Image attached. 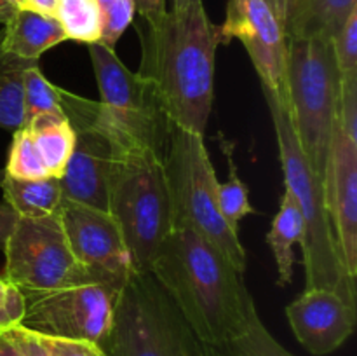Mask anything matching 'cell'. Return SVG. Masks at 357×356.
I'll list each match as a JSON object with an SVG mask.
<instances>
[{
  "instance_id": "6da1fadb",
  "label": "cell",
  "mask_w": 357,
  "mask_h": 356,
  "mask_svg": "<svg viewBox=\"0 0 357 356\" xmlns=\"http://www.w3.org/2000/svg\"><path fill=\"white\" fill-rule=\"evenodd\" d=\"M142 42L138 73L150 80L171 124L204 136L215 98L218 27L202 0L167 9L155 21L136 24Z\"/></svg>"
},
{
  "instance_id": "7a4b0ae2",
  "label": "cell",
  "mask_w": 357,
  "mask_h": 356,
  "mask_svg": "<svg viewBox=\"0 0 357 356\" xmlns=\"http://www.w3.org/2000/svg\"><path fill=\"white\" fill-rule=\"evenodd\" d=\"M150 272L209 348L239 337L258 314L243 274L190 225H174Z\"/></svg>"
},
{
  "instance_id": "3957f363",
  "label": "cell",
  "mask_w": 357,
  "mask_h": 356,
  "mask_svg": "<svg viewBox=\"0 0 357 356\" xmlns=\"http://www.w3.org/2000/svg\"><path fill=\"white\" fill-rule=\"evenodd\" d=\"M105 129L114 147L107 212L121 229L132 271L150 272L160 244L174 229L164 156Z\"/></svg>"
},
{
  "instance_id": "277c9868",
  "label": "cell",
  "mask_w": 357,
  "mask_h": 356,
  "mask_svg": "<svg viewBox=\"0 0 357 356\" xmlns=\"http://www.w3.org/2000/svg\"><path fill=\"white\" fill-rule=\"evenodd\" d=\"M261 89L274 122L286 191L296 201L305 222V239L302 244L305 290H333L345 302L356 306V279L349 276L342 260L340 248L324 201L323 180L314 173L309 161L303 156L293 129L286 98L279 96L265 86H261Z\"/></svg>"
},
{
  "instance_id": "5b68a950",
  "label": "cell",
  "mask_w": 357,
  "mask_h": 356,
  "mask_svg": "<svg viewBox=\"0 0 357 356\" xmlns=\"http://www.w3.org/2000/svg\"><path fill=\"white\" fill-rule=\"evenodd\" d=\"M105 356H209L152 272L132 271L100 344Z\"/></svg>"
},
{
  "instance_id": "8992f818",
  "label": "cell",
  "mask_w": 357,
  "mask_h": 356,
  "mask_svg": "<svg viewBox=\"0 0 357 356\" xmlns=\"http://www.w3.org/2000/svg\"><path fill=\"white\" fill-rule=\"evenodd\" d=\"M284 80L296 140L323 180L340 96V72L331 42L288 40Z\"/></svg>"
},
{
  "instance_id": "52a82bcc",
  "label": "cell",
  "mask_w": 357,
  "mask_h": 356,
  "mask_svg": "<svg viewBox=\"0 0 357 356\" xmlns=\"http://www.w3.org/2000/svg\"><path fill=\"white\" fill-rule=\"evenodd\" d=\"M164 168L173 202L174 225L194 227L237 272L244 274L246 251L220 209L218 178L204 145V136L173 126Z\"/></svg>"
},
{
  "instance_id": "ba28073f",
  "label": "cell",
  "mask_w": 357,
  "mask_h": 356,
  "mask_svg": "<svg viewBox=\"0 0 357 356\" xmlns=\"http://www.w3.org/2000/svg\"><path fill=\"white\" fill-rule=\"evenodd\" d=\"M101 101L100 112L119 136L166 156L173 124L167 119L152 82L132 73L115 51L101 42L89 44Z\"/></svg>"
},
{
  "instance_id": "9c48e42d",
  "label": "cell",
  "mask_w": 357,
  "mask_h": 356,
  "mask_svg": "<svg viewBox=\"0 0 357 356\" xmlns=\"http://www.w3.org/2000/svg\"><path fill=\"white\" fill-rule=\"evenodd\" d=\"M3 253L2 279L21 295L96 283L73 255L58 213L20 216Z\"/></svg>"
},
{
  "instance_id": "30bf717a",
  "label": "cell",
  "mask_w": 357,
  "mask_h": 356,
  "mask_svg": "<svg viewBox=\"0 0 357 356\" xmlns=\"http://www.w3.org/2000/svg\"><path fill=\"white\" fill-rule=\"evenodd\" d=\"M119 293L121 290L105 283L24 293L20 325L38 335L100 346L114 321Z\"/></svg>"
},
{
  "instance_id": "8fae6325",
  "label": "cell",
  "mask_w": 357,
  "mask_h": 356,
  "mask_svg": "<svg viewBox=\"0 0 357 356\" xmlns=\"http://www.w3.org/2000/svg\"><path fill=\"white\" fill-rule=\"evenodd\" d=\"M61 110L75 131V147L59 178L63 198L93 208H108V177L114 159L112 140L98 112V101L59 87Z\"/></svg>"
},
{
  "instance_id": "7c38bea8",
  "label": "cell",
  "mask_w": 357,
  "mask_h": 356,
  "mask_svg": "<svg viewBox=\"0 0 357 356\" xmlns=\"http://www.w3.org/2000/svg\"><path fill=\"white\" fill-rule=\"evenodd\" d=\"M77 260L96 283L122 290L132 272L131 257L114 216L63 198L58 212Z\"/></svg>"
},
{
  "instance_id": "4fadbf2b",
  "label": "cell",
  "mask_w": 357,
  "mask_h": 356,
  "mask_svg": "<svg viewBox=\"0 0 357 356\" xmlns=\"http://www.w3.org/2000/svg\"><path fill=\"white\" fill-rule=\"evenodd\" d=\"M220 44L243 42L261 86L286 98L288 38L281 23L261 0H229L227 16L218 27Z\"/></svg>"
},
{
  "instance_id": "5bb4252c",
  "label": "cell",
  "mask_w": 357,
  "mask_h": 356,
  "mask_svg": "<svg viewBox=\"0 0 357 356\" xmlns=\"http://www.w3.org/2000/svg\"><path fill=\"white\" fill-rule=\"evenodd\" d=\"M324 201L345 271L357 276V143L335 124L323 177Z\"/></svg>"
},
{
  "instance_id": "9a60e30c",
  "label": "cell",
  "mask_w": 357,
  "mask_h": 356,
  "mask_svg": "<svg viewBox=\"0 0 357 356\" xmlns=\"http://www.w3.org/2000/svg\"><path fill=\"white\" fill-rule=\"evenodd\" d=\"M357 306L337 292L309 288L286 307L291 330L300 344L316 356L337 351L356 328Z\"/></svg>"
},
{
  "instance_id": "2e32d148",
  "label": "cell",
  "mask_w": 357,
  "mask_h": 356,
  "mask_svg": "<svg viewBox=\"0 0 357 356\" xmlns=\"http://www.w3.org/2000/svg\"><path fill=\"white\" fill-rule=\"evenodd\" d=\"M357 9V0H288L282 30L288 40H331Z\"/></svg>"
},
{
  "instance_id": "e0dca14e",
  "label": "cell",
  "mask_w": 357,
  "mask_h": 356,
  "mask_svg": "<svg viewBox=\"0 0 357 356\" xmlns=\"http://www.w3.org/2000/svg\"><path fill=\"white\" fill-rule=\"evenodd\" d=\"M68 40L56 17L30 7H17L2 30L0 47L23 59L38 61L47 49Z\"/></svg>"
},
{
  "instance_id": "ac0fdd59",
  "label": "cell",
  "mask_w": 357,
  "mask_h": 356,
  "mask_svg": "<svg viewBox=\"0 0 357 356\" xmlns=\"http://www.w3.org/2000/svg\"><path fill=\"white\" fill-rule=\"evenodd\" d=\"M26 126L30 129L38 154L42 157L49 177L61 178L75 147V131L63 112L42 114L31 119Z\"/></svg>"
},
{
  "instance_id": "d6986e66",
  "label": "cell",
  "mask_w": 357,
  "mask_h": 356,
  "mask_svg": "<svg viewBox=\"0 0 357 356\" xmlns=\"http://www.w3.org/2000/svg\"><path fill=\"white\" fill-rule=\"evenodd\" d=\"M303 239H305L303 216L293 195L284 191L278 215L272 220L271 230L267 234V243L275 258V265H278V283L281 286L289 285L293 281V265H295L293 246L303 244Z\"/></svg>"
},
{
  "instance_id": "ffe728a7",
  "label": "cell",
  "mask_w": 357,
  "mask_h": 356,
  "mask_svg": "<svg viewBox=\"0 0 357 356\" xmlns=\"http://www.w3.org/2000/svg\"><path fill=\"white\" fill-rule=\"evenodd\" d=\"M0 187L3 192V201L13 206L20 216L37 218V216L56 215L63 201L61 185L54 177L24 180L2 173Z\"/></svg>"
},
{
  "instance_id": "44dd1931",
  "label": "cell",
  "mask_w": 357,
  "mask_h": 356,
  "mask_svg": "<svg viewBox=\"0 0 357 356\" xmlns=\"http://www.w3.org/2000/svg\"><path fill=\"white\" fill-rule=\"evenodd\" d=\"M2 42V31H0ZM38 61L17 58L0 47V128L16 131L24 122L23 73Z\"/></svg>"
},
{
  "instance_id": "7402d4cb",
  "label": "cell",
  "mask_w": 357,
  "mask_h": 356,
  "mask_svg": "<svg viewBox=\"0 0 357 356\" xmlns=\"http://www.w3.org/2000/svg\"><path fill=\"white\" fill-rule=\"evenodd\" d=\"M220 145L229 163V180L225 184H218V202L223 218L227 220L230 229L237 232L241 220L255 213V208L250 202V191L239 178L237 166L234 163V143L227 142L223 135H220Z\"/></svg>"
},
{
  "instance_id": "603a6c76",
  "label": "cell",
  "mask_w": 357,
  "mask_h": 356,
  "mask_svg": "<svg viewBox=\"0 0 357 356\" xmlns=\"http://www.w3.org/2000/svg\"><path fill=\"white\" fill-rule=\"evenodd\" d=\"M56 20L61 23L68 40L87 45L100 42L101 24L96 0H58Z\"/></svg>"
},
{
  "instance_id": "cb8c5ba5",
  "label": "cell",
  "mask_w": 357,
  "mask_h": 356,
  "mask_svg": "<svg viewBox=\"0 0 357 356\" xmlns=\"http://www.w3.org/2000/svg\"><path fill=\"white\" fill-rule=\"evenodd\" d=\"M24 86V124L42 114H59L61 100L59 87L49 82L38 68V63L28 66L23 73Z\"/></svg>"
},
{
  "instance_id": "d4e9b609",
  "label": "cell",
  "mask_w": 357,
  "mask_h": 356,
  "mask_svg": "<svg viewBox=\"0 0 357 356\" xmlns=\"http://www.w3.org/2000/svg\"><path fill=\"white\" fill-rule=\"evenodd\" d=\"M3 173L14 178H24V180H40V178L49 177L33 142V136L26 126H21L14 131Z\"/></svg>"
},
{
  "instance_id": "484cf974",
  "label": "cell",
  "mask_w": 357,
  "mask_h": 356,
  "mask_svg": "<svg viewBox=\"0 0 357 356\" xmlns=\"http://www.w3.org/2000/svg\"><path fill=\"white\" fill-rule=\"evenodd\" d=\"M216 351L222 356H295L272 337L258 314L239 337Z\"/></svg>"
},
{
  "instance_id": "4316f807",
  "label": "cell",
  "mask_w": 357,
  "mask_h": 356,
  "mask_svg": "<svg viewBox=\"0 0 357 356\" xmlns=\"http://www.w3.org/2000/svg\"><path fill=\"white\" fill-rule=\"evenodd\" d=\"M100 10V42L114 49L135 20V0H96Z\"/></svg>"
},
{
  "instance_id": "83f0119b",
  "label": "cell",
  "mask_w": 357,
  "mask_h": 356,
  "mask_svg": "<svg viewBox=\"0 0 357 356\" xmlns=\"http://www.w3.org/2000/svg\"><path fill=\"white\" fill-rule=\"evenodd\" d=\"M330 42L340 75L357 72V9Z\"/></svg>"
},
{
  "instance_id": "f1b7e54d",
  "label": "cell",
  "mask_w": 357,
  "mask_h": 356,
  "mask_svg": "<svg viewBox=\"0 0 357 356\" xmlns=\"http://www.w3.org/2000/svg\"><path fill=\"white\" fill-rule=\"evenodd\" d=\"M337 122L349 140L357 143V72L340 75Z\"/></svg>"
},
{
  "instance_id": "f546056e",
  "label": "cell",
  "mask_w": 357,
  "mask_h": 356,
  "mask_svg": "<svg viewBox=\"0 0 357 356\" xmlns=\"http://www.w3.org/2000/svg\"><path fill=\"white\" fill-rule=\"evenodd\" d=\"M40 339L51 356H105L103 349L89 341H73L47 335H40Z\"/></svg>"
},
{
  "instance_id": "4dcf8cb0",
  "label": "cell",
  "mask_w": 357,
  "mask_h": 356,
  "mask_svg": "<svg viewBox=\"0 0 357 356\" xmlns=\"http://www.w3.org/2000/svg\"><path fill=\"white\" fill-rule=\"evenodd\" d=\"M3 332H6L7 337L21 349V353H23L24 356H51L47 348L44 346V342H42L40 335L28 330V328L21 327L20 323L6 328Z\"/></svg>"
},
{
  "instance_id": "1f68e13d",
  "label": "cell",
  "mask_w": 357,
  "mask_h": 356,
  "mask_svg": "<svg viewBox=\"0 0 357 356\" xmlns=\"http://www.w3.org/2000/svg\"><path fill=\"white\" fill-rule=\"evenodd\" d=\"M17 220H20V213L6 201L0 202V250L2 251L6 250L7 241H9Z\"/></svg>"
},
{
  "instance_id": "d6a6232c",
  "label": "cell",
  "mask_w": 357,
  "mask_h": 356,
  "mask_svg": "<svg viewBox=\"0 0 357 356\" xmlns=\"http://www.w3.org/2000/svg\"><path fill=\"white\" fill-rule=\"evenodd\" d=\"M135 9L143 21H155L167 13V0H135Z\"/></svg>"
},
{
  "instance_id": "836d02e7",
  "label": "cell",
  "mask_w": 357,
  "mask_h": 356,
  "mask_svg": "<svg viewBox=\"0 0 357 356\" xmlns=\"http://www.w3.org/2000/svg\"><path fill=\"white\" fill-rule=\"evenodd\" d=\"M23 307H24L23 299L17 300V302L0 306V332L13 327V325L20 323L21 316H23Z\"/></svg>"
},
{
  "instance_id": "e575fe53",
  "label": "cell",
  "mask_w": 357,
  "mask_h": 356,
  "mask_svg": "<svg viewBox=\"0 0 357 356\" xmlns=\"http://www.w3.org/2000/svg\"><path fill=\"white\" fill-rule=\"evenodd\" d=\"M30 9L38 10L42 14L56 17V7H58V0H26V6Z\"/></svg>"
},
{
  "instance_id": "d590c367",
  "label": "cell",
  "mask_w": 357,
  "mask_h": 356,
  "mask_svg": "<svg viewBox=\"0 0 357 356\" xmlns=\"http://www.w3.org/2000/svg\"><path fill=\"white\" fill-rule=\"evenodd\" d=\"M0 356H24L21 349L7 337L6 332H0Z\"/></svg>"
},
{
  "instance_id": "8d00e7d4",
  "label": "cell",
  "mask_w": 357,
  "mask_h": 356,
  "mask_svg": "<svg viewBox=\"0 0 357 356\" xmlns=\"http://www.w3.org/2000/svg\"><path fill=\"white\" fill-rule=\"evenodd\" d=\"M261 2L271 9V13L274 14L275 20H278L282 27L286 16V2H288V0H261Z\"/></svg>"
},
{
  "instance_id": "74e56055",
  "label": "cell",
  "mask_w": 357,
  "mask_h": 356,
  "mask_svg": "<svg viewBox=\"0 0 357 356\" xmlns=\"http://www.w3.org/2000/svg\"><path fill=\"white\" fill-rule=\"evenodd\" d=\"M16 9L17 6L13 2V0H0V23L6 24L7 20L13 16V13Z\"/></svg>"
},
{
  "instance_id": "f35d334b",
  "label": "cell",
  "mask_w": 357,
  "mask_h": 356,
  "mask_svg": "<svg viewBox=\"0 0 357 356\" xmlns=\"http://www.w3.org/2000/svg\"><path fill=\"white\" fill-rule=\"evenodd\" d=\"M171 2H173V9H181V7L187 6L190 0H171Z\"/></svg>"
},
{
  "instance_id": "ab89813d",
  "label": "cell",
  "mask_w": 357,
  "mask_h": 356,
  "mask_svg": "<svg viewBox=\"0 0 357 356\" xmlns=\"http://www.w3.org/2000/svg\"><path fill=\"white\" fill-rule=\"evenodd\" d=\"M209 356H222L215 348H209Z\"/></svg>"
},
{
  "instance_id": "60d3db41",
  "label": "cell",
  "mask_w": 357,
  "mask_h": 356,
  "mask_svg": "<svg viewBox=\"0 0 357 356\" xmlns=\"http://www.w3.org/2000/svg\"><path fill=\"white\" fill-rule=\"evenodd\" d=\"M13 2L16 3L17 7H24V6H26V2H24V0H13Z\"/></svg>"
},
{
  "instance_id": "b9f144b4",
  "label": "cell",
  "mask_w": 357,
  "mask_h": 356,
  "mask_svg": "<svg viewBox=\"0 0 357 356\" xmlns=\"http://www.w3.org/2000/svg\"><path fill=\"white\" fill-rule=\"evenodd\" d=\"M24 2H26V0H24Z\"/></svg>"
}]
</instances>
